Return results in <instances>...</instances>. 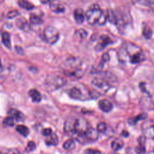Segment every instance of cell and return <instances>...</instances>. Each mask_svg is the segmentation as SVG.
Wrapping results in <instances>:
<instances>
[{
  "label": "cell",
  "mask_w": 154,
  "mask_h": 154,
  "mask_svg": "<svg viewBox=\"0 0 154 154\" xmlns=\"http://www.w3.org/2000/svg\"><path fill=\"white\" fill-rule=\"evenodd\" d=\"M0 154H4L3 153H2V152H0Z\"/></svg>",
  "instance_id": "40"
},
{
  "label": "cell",
  "mask_w": 154,
  "mask_h": 154,
  "mask_svg": "<svg viewBox=\"0 0 154 154\" xmlns=\"http://www.w3.org/2000/svg\"><path fill=\"white\" fill-rule=\"evenodd\" d=\"M18 4L20 7L27 10H31L34 8L33 4L26 0H19Z\"/></svg>",
  "instance_id": "19"
},
{
  "label": "cell",
  "mask_w": 154,
  "mask_h": 154,
  "mask_svg": "<svg viewBox=\"0 0 154 154\" xmlns=\"http://www.w3.org/2000/svg\"><path fill=\"white\" fill-rule=\"evenodd\" d=\"M139 87L140 88L141 90L142 91H143L144 93H147V90H146V87H145V83L144 82H141L139 85Z\"/></svg>",
  "instance_id": "35"
},
{
  "label": "cell",
  "mask_w": 154,
  "mask_h": 154,
  "mask_svg": "<svg viewBox=\"0 0 154 154\" xmlns=\"http://www.w3.org/2000/svg\"><path fill=\"white\" fill-rule=\"evenodd\" d=\"M29 96L31 97L32 100L34 102H39L42 100V96L40 92L35 88L31 89L28 92Z\"/></svg>",
  "instance_id": "12"
},
{
  "label": "cell",
  "mask_w": 154,
  "mask_h": 154,
  "mask_svg": "<svg viewBox=\"0 0 154 154\" xmlns=\"http://www.w3.org/2000/svg\"><path fill=\"white\" fill-rule=\"evenodd\" d=\"M43 34L46 42L51 45L55 43L58 41L60 35L58 30L51 26H48L45 28Z\"/></svg>",
  "instance_id": "5"
},
{
  "label": "cell",
  "mask_w": 154,
  "mask_h": 154,
  "mask_svg": "<svg viewBox=\"0 0 154 154\" xmlns=\"http://www.w3.org/2000/svg\"><path fill=\"white\" fill-rule=\"evenodd\" d=\"M143 35L146 39H149L152 35V31L150 27L145 26L143 29Z\"/></svg>",
  "instance_id": "23"
},
{
  "label": "cell",
  "mask_w": 154,
  "mask_h": 154,
  "mask_svg": "<svg viewBox=\"0 0 154 154\" xmlns=\"http://www.w3.org/2000/svg\"><path fill=\"white\" fill-rule=\"evenodd\" d=\"M19 14V12L16 10L10 11L7 13V17L9 19H13V18H14L16 16H17Z\"/></svg>",
  "instance_id": "31"
},
{
  "label": "cell",
  "mask_w": 154,
  "mask_h": 154,
  "mask_svg": "<svg viewBox=\"0 0 154 154\" xmlns=\"http://www.w3.org/2000/svg\"><path fill=\"white\" fill-rule=\"evenodd\" d=\"M74 17L78 23H82L85 19V15L81 9H76L74 11Z\"/></svg>",
  "instance_id": "13"
},
{
  "label": "cell",
  "mask_w": 154,
  "mask_h": 154,
  "mask_svg": "<svg viewBox=\"0 0 154 154\" xmlns=\"http://www.w3.org/2000/svg\"><path fill=\"white\" fill-rule=\"evenodd\" d=\"M149 154H154V149H153V150H152V151Z\"/></svg>",
  "instance_id": "38"
},
{
  "label": "cell",
  "mask_w": 154,
  "mask_h": 154,
  "mask_svg": "<svg viewBox=\"0 0 154 154\" xmlns=\"http://www.w3.org/2000/svg\"><path fill=\"white\" fill-rule=\"evenodd\" d=\"M29 19L31 23L34 25H39L42 22V19L39 16L35 14L31 15Z\"/></svg>",
  "instance_id": "24"
},
{
  "label": "cell",
  "mask_w": 154,
  "mask_h": 154,
  "mask_svg": "<svg viewBox=\"0 0 154 154\" xmlns=\"http://www.w3.org/2000/svg\"><path fill=\"white\" fill-rule=\"evenodd\" d=\"M2 64H1V60H0V73L2 72Z\"/></svg>",
  "instance_id": "37"
},
{
  "label": "cell",
  "mask_w": 154,
  "mask_h": 154,
  "mask_svg": "<svg viewBox=\"0 0 154 154\" xmlns=\"http://www.w3.org/2000/svg\"><path fill=\"white\" fill-rule=\"evenodd\" d=\"M99 108L105 112H109L112 109V104L107 99H102L99 102Z\"/></svg>",
  "instance_id": "9"
},
{
  "label": "cell",
  "mask_w": 154,
  "mask_h": 154,
  "mask_svg": "<svg viewBox=\"0 0 154 154\" xmlns=\"http://www.w3.org/2000/svg\"><path fill=\"white\" fill-rule=\"evenodd\" d=\"M91 87L94 91L99 95L105 94L110 88L111 86L105 79L96 78L91 81Z\"/></svg>",
  "instance_id": "3"
},
{
  "label": "cell",
  "mask_w": 154,
  "mask_h": 154,
  "mask_svg": "<svg viewBox=\"0 0 154 154\" xmlns=\"http://www.w3.org/2000/svg\"><path fill=\"white\" fill-rule=\"evenodd\" d=\"M16 129L20 134H21L22 135H23L25 137H26L29 134V129L28 128V127H26V126L22 125H17L16 126Z\"/></svg>",
  "instance_id": "20"
},
{
  "label": "cell",
  "mask_w": 154,
  "mask_h": 154,
  "mask_svg": "<svg viewBox=\"0 0 154 154\" xmlns=\"http://www.w3.org/2000/svg\"><path fill=\"white\" fill-rule=\"evenodd\" d=\"M6 154H20V153L16 149H11L8 150Z\"/></svg>",
  "instance_id": "34"
},
{
  "label": "cell",
  "mask_w": 154,
  "mask_h": 154,
  "mask_svg": "<svg viewBox=\"0 0 154 154\" xmlns=\"http://www.w3.org/2000/svg\"><path fill=\"white\" fill-rule=\"evenodd\" d=\"M124 146V143L122 140L120 138L115 139L111 143V148L114 152H117L121 149Z\"/></svg>",
  "instance_id": "17"
},
{
  "label": "cell",
  "mask_w": 154,
  "mask_h": 154,
  "mask_svg": "<svg viewBox=\"0 0 154 154\" xmlns=\"http://www.w3.org/2000/svg\"><path fill=\"white\" fill-rule=\"evenodd\" d=\"M86 152L88 154H101V152L100 150L93 149H88L86 150Z\"/></svg>",
  "instance_id": "33"
},
{
  "label": "cell",
  "mask_w": 154,
  "mask_h": 154,
  "mask_svg": "<svg viewBox=\"0 0 154 154\" xmlns=\"http://www.w3.org/2000/svg\"><path fill=\"white\" fill-rule=\"evenodd\" d=\"M45 143L48 146L57 145L58 143V138L57 135L54 133H52L49 136H47V138L45 140Z\"/></svg>",
  "instance_id": "15"
},
{
  "label": "cell",
  "mask_w": 154,
  "mask_h": 154,
  "mask_svg": "<svg viewBox=\"0 0 154 154\" xmlns=\"http://www.w3.org/2000/svg\"><path fill=\"white\" fill-rule=\"evenodd\" d=\"M147 115L146 113H141L140 114H138L137 116L131 117L128 119V123L131 125H135L137 123V122L140 120H144L146 118H147Z\"/></svg>",
  "instance_id": "14"
},
{
  "label": "cell",
  "mask_w": 154,
  "mask_h": 154,
  "mask_svg": "<svg viewBox=\"0 0 154 154\" xmlns=\"http://www.w3.org/2000/svg\"><path fill=\"white\" fill-rule=\"evenodd\" d=\"M75 35L81 38H85L87 35V32L83 29H79L75 32Z\"/></svg>",
  "instance_id": "25"
},
{
  "label": "cell",
  "mask_w": 154,
  "mask_h": 154,
  "mask_svg": "<svg viewBox=\"0 0 154 154\" xmlns=\"http://www.w3.org/2000/svg\"><path fill=\"white\" fill-rule=\"evenodd\" d=\"M52 133V129L51 128H45L42 130V134L46 137L49 136Z\"/></svg>",
  "instance_id": "32"
},
{
  "label": "cell",
  "mask_w": 154,
  "mask_h": 154,
  "mask_svg": "<svg viewBox=\"0 0 154 154\" xmlns=\"http://www.w3.org/2000/svg\"><path fill=\"white\" fill-rule=\"evenodd\" d=\"M146 141V137L145 135H141L138 137V145L135 148V151L137 154H145Z\"/></svg>",
  "instance_id": "7"
},
{
  "label": "cell",
  "mask_w": 154,
  "mask_h": 154,
  "mask_svg": "<svg viewBox=\"0 0 154 154\" xmlns=\"http://www.w3.org/2000/svg\"><path fill=\"white\" fill-rule=\"evenodd\" d=\"M8 114L16 121H20L23 119V116L22 112L14 108L10 109L8 112Z\"/></svg>",
  "instance_id": "11"
},
{
  "label": "cell",
  "mask_w": 154,
  "mask_h": 154,
  "mask_svg": "<svg viewBox=\"0 0 154 154\" xmlns=\"http://www.w3.org/2000/svg\"><path fill=\"white\" fill-rule=\"evenodd\" d=\"M64 131L82 144L96 141L99 138V132L94 129L88 121L82 117H70L64 123Z\"/></svg>",
  "instance_id": "1"
},
{
  "label": "cell",
  "mask_w": 154,
  "mask_h": 154,
  "mask_svg": "<svg viewBox=\"0 0 154 154\" xmlns=\"http://www.w3.org/2000/svg\"><path fill=\"white\" fill-rule=\"evenodd\" d=\"M2 41L4 45L8 49L11 48V39L10 35L7 32H4L2 34Z\"/></svg>",
  "instance_id": "18"
},
{
  "label": "cell",
  "mask_w": 154,
  "mask_h": 154,
  "mask_svg": "<svg viewBox=\"0 0 154 154\" xmlns=\"http://www.w3.org/2000/svg\"><path fill=\"white\" fill-rule=\"evenodd\" d=\"M50 8L52 10V11H53L55 13H62L64 11V7L62 4L56 2H54V1H52L51 3Z\"/></svg>",
  "instance_id": "16"
},
{
  "label": "cell",
  "mask_w": 154,
  "mask_h": 154,
  "mask_svg": "<svg viewBox=\"0 0 154 154\" xmlns=\"http://www.w3.org/2000/svg\"><path fill=\"white\" fill-rule=\"evenodd\" d=\"M122 135H123V136H124V137H128V135H129V134H128V132H127V131H123V132H122Z\"/></svg>",
  "instance_id": "36"
},
{
  "label": "cell",
  "mask_w": 154,
  "mask_h": 154,
  "mask_svg": "<svg viewBox=\"0 0 154 154\" xmlns=\"http://www.w3.org/2000/svg\"><path fill=\"white\" fill-rule=\"evenodd\" d=\"M16 25L21 29H25L27 28V27L28 26L27 21H26V20L23 18L18 19L16 20Z\"/></svg>",
  "instance_id": "22"
},
{
  "label": "cell",
  "mask_w": 154,
  "mask_h": 154,
  "mask_svg": "<svg viewBox=\"0 0 154 154\" xmlns=\"http://www.w3.org/2000/svg\"><path fill=\"white\" fill-rule=\"evenodd\" d=\"M109 60V56L108 54H107V53L103 54L102 57V60H101V61H100V66L102 67L103 66L104 64L105 63H106L107 61H108Z\"/></svg>",
  "instance_id": "30"
},
{
  "label": "cell",
  "mask_w": 154,
  "mask_h": 154,
  "mask_svg": "<svg viewBox=\"0 0 154 154\" xmlns=\"http://www.w3.org/2000/svg\"><path fill=\"white\" fill-rule=\"evenodd\" d=\"M65 83L64 78L57 75H49L45 79V85L51 91L58 89Z\"/></svg>",
  "instance_id": "4"
},
{
  "label": "cell",
  "mask_w": 154,
  "mask_h": 154,
  "mask_svg": "<svg viewBox=\"0 0 154 154\" xmlns=\"http://www.w3.org/2000/svg\"><path fill=\"white\" fill-rule=\"evenodd\" d=\"M109 154H119V153H117L116 152H112V153H110Z\"/></svg>",
  "instance_id": "39"
},
{
  "label": "cell",
  "mask_w": 154,
  "mask_h": 154,
  "mask_svg": "<svg viewBox=\"0 0 154 154\" xmlns=\"http://www.w3.org/2000/svg\"><path fill=\"white\" fill-rule=\"evenodd\" d=\"M87 22L90 25L97 23L103 25L107 20L106 13L102 11L97 4H93L87 10L85 14Z\"/></svg>",
  "instance_id": "2"
},
{
  "label": "cell",
  "mask_w": 154,
  "mask_h": 154,
  "mask_svg": "<svg viewBox=\"0 0 154 154\" xmlns=\"http://www.w3.org/2000/svg\"><path fill=\"white\" fill-rule=\"evenodd\" d=\"M36 146L34 141H29L25 148V151L26 152H31L35 149Z\"/></svg>",
  "instance_id": "27"
},
{
  "label": "cell",
  "mask_w": 154,
  "mask_h": 154,
  "mask_svg": "<svg viewBox=\"0 0 154 154\" xmlns=\"http://www.w3.org/2000/svg\"><path fill=\"white\" fill-rule=\"evenodd\" d=\"M144 59L142 52L138 48L135 52L129 55V61L131 64H138L143 61Z\"/></svg>",
  "instance_id": "8"
},
{
  "label": "cell",
  "mask_w": 154,
  "mask_h": 154,
  "mask_svg": "<svg viewBox=\"0 0 154 154\" xmlns=\"http://www.w3.org/2000/svg\"><path fill=\"white\" fill-rule=\"evenodd\" d=\"M143 129L146 137L154 139V124L147 122L143 126Z\"/></svg>",
  "instance_id": "10"
},
{
  "label": "cell",
  "mask_w": 154,
  "mask_h": 154,
  "mask_svg": "<svg viewBox=\"0 0 154 154\" xmlns=\"http://www.w3.org/2000/svg\"><path fill=\"white\" fill-rule=\"evenodd\" d=\"M138 2L140 4L146 6L154 5V0H138Z\"/></svg>",
  "instance_id": "29"
},
{
  "label": "cell",
  "mask_w": 154,
  "mask_h": 154,
  "mask_svg": "<svg viewBox=\"0 0 154 154\" xmlns=\"http://www.w3.org/2000/svg\"><path fill=\"white\" fill-rule=\"evenodd\" d=\"M107 129V125L105 123L101 122L97 125V130L99 132L104 133Z\"/></svg>",
  "instance_id": "26"
},
{
  "label": "cell",
  "mask_w": 154,
  "mask_h": 154,
  "mask_svg": "<svg viewBox=\"0 0 154 154\" xmlns=\"http://www.w3.org/2000/svg\"><path fill=\"white\" fill-rule=\"evenodd\" d=\"M63 146L65 150L70 151V150H72L75 148V141L73 140L69 139L64 143Z\"/></svg>",
  "instance_id": "21"
},
{
  "label": "cell",
  "mask_w": 154,
  "mask_h": 154,
  "mask_svg": "<svg viewBox=\"0 0 154 154\" xmlns=\"http://www.w3.org/2000/svg\"><path fill=\"white\" fill-rule=\"evenodd\" d=\"M4 123L7 126H12L14 125V119L10 116H8L5 117L3 121Z\"/></svg>",
  "instance_id": "28"
},
{
  "label": "cell",
  "mask_w": 154,
  "mask_h": 154,
  "mask_svg": "<svg viewBox=\"0 0 154 154\" xmlns=\"http://www.w3.org/2000/svg\"><path fill=\"white\" fill-rule=\"evenodd\" d=\"M112 41L111 38L106 35H102L100 37V42L96 46V50L97 51H100L103 50L107 45L111 44Z\"/></svg>",
  "instance_id": "6"
}]
</instances>
